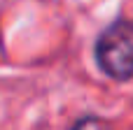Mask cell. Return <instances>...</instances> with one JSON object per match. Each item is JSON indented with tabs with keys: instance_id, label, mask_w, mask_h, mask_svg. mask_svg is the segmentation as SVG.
<instances>
[{
	"instance_id": "cell-1",
	"label": "cell",
	"mask_w": 133,
	"mask_h": 130,
	"mask_svg": "<svg viewBox=\"0 0 133 130\" xmlns=\"http://www.w3.org/2000/svg\"><path fill=\"white\" fill-rule=\"evenodd\" d=\"M96 63L110 79L126 81L133 77V21L119 19L101 33Z\"/></svg>"
},
{
	"instance_id": "cell-2",
	"label": "cell",
	"mask_w": 133,
	"mask_h": 130,
	"mask_svg": "<svg viewBox=\"0 0 133 130\" xmlns=\"http://www.w3.org/2000/svg\"><path fill=\"white\" fill-rule=\"evenodd\" d=\"M72 130H110V126L98 116H84L72 126Z\"/></svg>"
}]
</instances>
